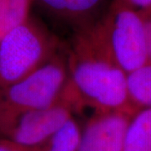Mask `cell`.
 Returning <instances> with one entry per match:
<instances>
[{"instance_id":"6da1fadb","label":"cell","mask_w":151,"mask_h":151,"mask_svg":"<svg viewBox=\"0 0 151 151\" xmlns=\"http://www.w3.org/2000/svg\"><path fill=\"white\" fill-rule=\"evenodd\" d=\"M68 81L62 96L77 110H126L135 113L128 92V74L108 52L96 25L72 34L65 49Z\"/></svg>"},{"instance_id":"7a4b0ae2","label":"cell","mask_w":151,"mask_h":151,"mask_svg":"<svg viewBox=\"0 0 151 151\" xmlns=\"http://www.w3.org/2000/svg\"><path fill=\"white\" fill-rule=\"evenodd\" d=\"M60 42L31 15L0 38V88L30 74L60 51Z\"/></svg>"},{"instance_id":"3957f363","label":"cell","mask_w":151,"mask_h":151,"mask_svg":"<svg viewBox=\"0 0 151 151\" xmlns=\"http://www.w3.org/2000/svg\"><path fill=\"white\" fill-rule=\"evenodd\" d=\"M95 25L108 52L127 74L149 62L145 26L140 12L112 0Z\"/></svg>"},{"instance_id":"277c9868","label":"cell","mask_w":151,"mask_h":151,"mask_svg":"<svg viewBox=\"0 0 151 151\" xmlns=\"http://www.w3.org/2000/svg\"><path fill=\"white\" fill-rule=\"evenodd\" d=\"M68 81L65 51H58L30 74L0 88V108L32 110L47 108L59 100Z\"/></svg>"},{"instance_id":"5b68a950","label":"cell","mask_w":151,"mask_h":151,"mask_svg":"<svg viewBox=\"0 0 151 151\" xmlns=\"http://www.w3.org/2000/svg\"><path fill=\"white\" fill-rule=\"evenodd\" d=\"M74 108L60 97L47 108L32 110L0 108V139L37 150L72 117Z\"/></svg>"},{"instance_id":"8992f818","label":"cell","mask_w":151,"mask_h":151,"mask_svg":"<svg viewBox=\"0 0 151 151\" xmlns=\"http://www.w3.org/2000/svg\"><path fill=\"white\" fill-rule=\"evenodd\" d=\"M134 114L126 110L96 112L81 130L78 151H124Z\"/></svg>"},{"instance_id":"52a82bcc","label":"cell","mask_w":151,"mask_h":151,"mask_svg":"<svg viewBox=\"0 0 151 151\" xmlns=\"http://www.w3.org/2000/svg\"><path fill=\"white\" fill-rule=\"evenodd\" d=\"M112 0H35L52 19L69 28L72 34L95 24Z\"/></svg>"},{"instance_id":"ba28073f","label":"cell","mask_w":151,"mask_h":151,"mask_svg":"<svg viewBox=\"0 0 151 151\" xmlns=\"http://www.w3.org/2000/svg\"><path fill=\"white\" fill-rule=\"evenodd\" d=\"M124 151H151V108L139 109L132 116Z\"/></svg>"},{"instance_id":"9c48e42d","label":"cell","mask_w":151,"mask_h":151,"mask_svg":"<svg viewBox=\"0 0 151 151\" xmlns=\"http://www.w3.org/2000/svg\"><path fill=\"white\" fill-rule=\"evenodd\" d=\"M131 105L136 111L151 108V62L131 71L127 76Z\"/></svg>"},{"instance_id":"30bf717a","label":"cell","mask_w":151,"mask_h":151,"mask_svg":"<svg viewBox=\"0 0 151 151\" xmlns=\"http://www.w3.org/2000/svg\"><path fill=\"white\" fill-rule=\"evenodd\" d=\"M81 129L73 117L65 121L37 151H78Z\"/></svg>"},{"instance_id":"8fae6325","label":"cell","mask_w":151,"mask_h":151,"mask_svg":"<svg viewBox=\"0 0 151 151\" xmlns=\"http://www.w3.org/2000/svg\"><path fill=\"white\" fill-rule=\"evenodd\" d=\"M35 0H0V38L29 18Z\"/></svg>"},{"instance_id":"7c38bea8","label":"cell","mask_w":151,"mask_h":151,"mask_svg":"<svg viewBox=\"0 0 151 151\" xmlns=\"http://www.w3.org/2000/svg\"><path fill=\"white\" fill-rule=\"evenodd\" d=\"M116 1L140 13L151 9V0H116Z\"/></svg>"},{"instance_id":"4fadbf2b","label":"cell","mask_w":151,"mask_h":151,"mask_svg":"<svg viewBox=\"0 0 151 151\" xmlns=\"http://www.w3.org/2000/svg\"><path fill=\"white\" fill-rule=\"evenodd\" d=\"M141 14L143 16L145 26L148 52H149V62L150 61L151 62V9L141 12Z\"/></svg>"},{"instance_id":"5bb4252c","label":"cell","mask_w":151,"mask_h":151,"mask_svg":"<svg viewBox=\"0 0 151 151\" xmlns=\"http://www.w3.org/2000/svg\"><path fill=\"white\" fill-rule=\"evenodd\" d=\"M0 151H37L35 149L19 145L5 139H0Z\"/></svg>"}]
</instances>
